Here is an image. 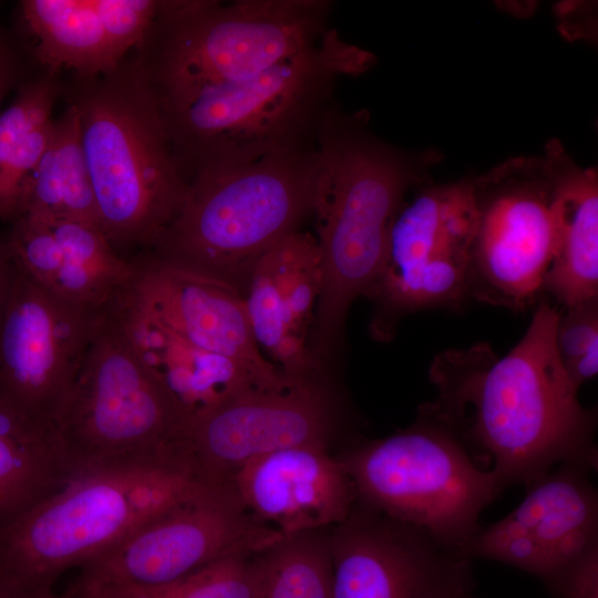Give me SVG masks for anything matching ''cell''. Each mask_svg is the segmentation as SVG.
Here are the masks:
<instances>
[{"mask_svg":"<svg viewBox=\"0 0 598 598\" xmlns=\"http://www.w3.org/2000/svg\"><path fill=\"white\" fill-rule=\"evenodd\" d=\"M559 310L542 296L519 342L497 355L486 342L447 349L429 378L437 396L419 408L452 433L504 488L526 487L561 464L597 467L596 413L558 359Z\"/></svg>","mask_w":598,"mask_h":598,"instance_id":"1","label":"cell"},{"mask_svg":"<svg viewBox=\"0 0 598 598\" xmlns=\"http://www.w3.org/2000/svg\"><path fill=\"white\" fill-rule=\"evenodd\" d=\"M207 485L178 448L76 473L0 528V591L31 598L52 591L65 570L85 566Z\"/></svg>","mask_w":598,"mask_h":598,"instance_id":"2","label":"cell"},{"mask_svg":"<svg viewBox=\"0 0 598 598\" xmlns=\"http://www.w3.org/2000/svg\"><path fill=\"white\" fill-rule=\"evenodd\" d=\"M352 121L321 118L312 214L322 289L309 339L319 368L339 346L351 303L375 280L391 224L421 165Z\"/></svg>","mask_w":598,"mask_h":598,"instance_id":"3","label":"cell"},{"mask_svg":"<svg viewBox=\"0 0 598 598\" xmlns=\"http://www.w3.org/2000/svg\"><path fill=\"white\" fill-rule=\"evenodd\" d=\"M61 96L78 113L102 233L116 251L151 249L179 212L188 183L131 53L110 72L70 74Z\"/></svg>","mask_w":598,"mask_h":598,"instance_id":"4","label":"cell"},{"mask_svg":"<svg viewBox=\"0 0 598 598\" xmlns=\"http://www.w3.org/2000/svg\"><path fill=\"white\" fill-rule=\"evenodd\" d=\"M189 173L179 212L148 251L244 293L255 261L312 214L317 146L204 162Z\"/></svg>","mask_w":598,"mask_h":598,"instance_id":"5","label":"cell"},{"mask_svg":"<svg viewBox=\"0 0 598 598\" xmlns=\"http://www.w3.org/2000/svg\"><path fill=\"white\" fill-rule=\"evenodd\" d=\"M368 63L364 50L329 31L258 75L156 103L187 177L204 162H240L301 143L331 80L362 73Z\"/></svg>","mask_w":598,"mask_h":598,"instance_id":"6","label":"cell"},{"mask_svg":"<svg viewBox=\"0 0 598 598\" xmlns=\"http://www.w3.org/2000/svg\"><path fill=\"white\" fill-rule=\"evenodd\" d=\"M327 4L162 0L131 56L156 102L258 75L317 44Z\"/></svg>","mask_w":598,"mask_h":598,"instance_id":"7","label":"cell"},{"mask_svg":"<svg viewBox=\"0 0 598 598\" xmlns=\"http://www.w3.org/2000/svg\"><path fill=\"white\" fill-rule=\"evenodd\" d=\"M339 460L358 503L464 554L482 527V512L504 491L495 472L481 468L452 433L422 413L408 429Z\"/></svg>","mask_w":598,"mask_h":598,"instance_id":"8","label":"cell"},{"mask_svg":"<svg viewBox=\"0 0 598 598\" xmlns=\"http://www.w3.org/2000/svg\"><path fill=\"white\" fill-rule=\"evenodd\" d=\"M53 424L75 472L165 453L182 424L111 305Z\"/></svg>","mask_w":598,"mask_h":598,"instance_id":"9","label":"cell"},{"mask_svg":"<svg viewBox=\"0 0 598 598\" xmlns=\"http://www.w3.org/2000/svg\"><path fill=\"white\" fill-rule=\"evenodd\" d=\"M555 183L547 147L544 156L509 158L472 179L477 226L470 297L525 310L543 296L553 257Z\"/></svg>","mask_w":598,"mask_h":598,"instance_id":"10","label":"cell"},{"mask_svg":"<svg viewBox=\"0 0 598 598\" xmlns=\"http://www.w3.org/2000/svg\"><path fill=\"white\" fill-rule=\"evenodd\" d=\"M477 226L472 179L422 187L390 227L382 267L364 295L374 305L371 331L389 339L411 312L458 306L468 296Z\"/></svg>","mask_w":598,"mask_h":598,"instance_id":"11","label":"cell"},{"mask_svg":"<svg viewBox=\"0 0 598 598\" xmlns=\"http://www.w3.org/2000/svg\"><path fill=\"white\" fill-rule=\"evenodd\" d=\"M281 538L246 511L229 483L208 484L81 567L78 584L162 585L226 556L260 553Z\"/></svg>","mask_w":598,"mask_h":598,"instance_id":"12","label":"cell"},{"mask_svg":"<svg viewBox=\"0 0 598 598\" xmlns=\"http://www.w3.org/2000/svg\"><path fill=\"white\" fill-rule=\"evenodd\" d=\"M107 308L65 300L16 264L0 316V400L53 423Z\"/></svg>","mask_w":598,"mask_h":598,"instance_id":"13","label":"cell"},{"mask_svg":"<svg viewBox=\"0 0 598 598\" xmlns=\"http://www.w3.org/2000/svg\"><path fill=\"white\" fill-rule=\"evenodd\" d=\"M332 598H466L472 559L426 530L355 502L330 528Z\"/></svg>","mask_w":598,"mask_h":598,"instance_id":"14","label":"cell"},{"mask_svg":"<svg viewBox=\"0 0 598 598\" xmlns=\"http://www.w3.org/2000/svg\"><path fill=\"white\" fill-rule=\"evenodd\" d=\"M333 406L316 378L256 389L188 425L179 442L206 484H227L244 465L293 446L328 447Z\"/></svg>","mask_w":598,"mask_h":598,"instance_id":"15","label":"cell"},{"mask_svg":"<svg viewBox=\"0 0 598 598\" xmlns=\"http://www.w3.org/2000/svg\"><path fill=\"white\" fill-rule=\"evenodd\" d=\"M590 472L561 464L533 482L516 508L481 527L466 556L522 569L550 592L566 571L598 549V495Z\"/></svg>","mask_w":598,"mask_h":598,"instance_id":"16","label":"cell"},{"mask_svg":"<svg viewBox=\"0 0 598 598\" xmlns=\"http://www.w3.org/2000/svg\"><path fill=\"white\" fill-rule=\"evenodd\" d=\"M130 260L133 275L118 299L193 343L240 363L268 388L281 389L296 381L259 349L240 289L161 260L150 251Z\"/></svg>","mask_w":598,"mask_h":598,"instance_id":"17","label":"cell"},{"mask_svg":"<svg viewBox=\"0 0 598 598\" xmlns=\"http://www.w3.org/2000/svg\"><path fill=\"white\" fill-rule=\"evenodd\" d=\"M322 289L316 237L295 230L254 264L244 299L256 343L292 380L317 378L309 339Z\"/></svg>","mask_w":598,"mask_h":598,"instance_id":"18","label":"cell"},{"mask_svg":"<svg viewBox=\"0 0 598 598\" xmlns=\"http://www.w3.org/2000/svg\"><path fill=\"white\" fill-rule=\"evenodd\" d=\"M162 0H23L20 17L40 69L110 72L142 42Z\"/></svg>","mask_w":598,"mask_h":598,"instance_id":"19","label":"cell"},{"mask_svg":"<svg viewBox=\"0 0 598 598\" xmlns=\"http://www.w3.org/2000/svg\"><path fill=\"white\" fill-rule=\"evenodd\" d=\"M229 484L246 511L281 537L331 528L357 502L341 461L323 446L262 455L240 467Z\"/></svg>","mask_w":598,"mask_h":598,"instance_id":"20","label":"cell"},{"mask_svg":"<svg viewBox=\"0 0 598 598\" xmlns=\"http://www.w3.org/2000/svg\"><path fill=\"white\" fill-rule=\"evenodd\" d=\"M7 244L38 283L86 307L107 308L133 275L131 260L99 228L75 220L19 216Z\"/></svg>","mask_w":598,"mask_h":598,"instance_id":"21","label":"cell"},{"mask_svg":"<svg viewBox=\"0 0 598 598\" xmlns=\"http://www.w3.org/2000/svg\"><path fill=\"white\" fill-rule=\"evenodd\" d=\"M111 308L141 364L172 404L182 432L244 393L271 389L240 363L193 343L117 297Z\"/></svg>","mask_w":598,"mask_h":598,"instance_id":"22","label":"cell"},{"mask_svg":"<svg viewBox=\"0 0 598 598\" xmlns=\"http://www.w3.org/2000/svg\"><path fill=\"white\" fill-rule=\"evenodd\" d=\"M554 159V246L543 296L563 308L598 298V177L581 168L556 140Z\"/></svg>","mask_w":598,"mask_h":598,"instance_id":"23","label":"cell"},{"mask_svg":"<svg viewBox=\"0 0 598 598\" xmlns=\"http://www.w3.org/2000/svg\"><path fill=\"white\" fill-rule=\"evenodd\" d=\"M74 475L54 424L0 400V528Z\"/></svg>","mask_w":598,"mask_h":598,"instance_id":"24","label":"cell"},{"mask_svg":"<svg viewBox=\"0 0 598 598\" xmlns=\"http://www.w3.org/2000/svg\"><path fill=\"white\" fill-rule=\"evenodd\" d=\"M23 215L75 220L101 230L72 105L52 121L47 147L22 190L18 217Z\"/></svg>","mask_w":598,"mask_h":598,"instance_id":"25","label":"cell"},{"mask_svg":"<svg viewBox=\"0 0 598 598\" xmlns=\"http://www.w3.org/2000/svg\"><path fill=\"white\" fill-rule=\"evenodd\" d=\"M61 74L40 69L23 80L13 102L0 112V218L16 219L23 187L43 154L61 96Z\"/></svg>","mask_w":598,"mask_h":598,"instance_id":"26","label":"cell"},{"mask_svg":"<svg viewBox=\"0 0 598 598\" xmlns=\"http://www.w3.org/2000/svg\"><path fill=\"white\" fill-rule=\"evenodd\" d=\"M330 528L283 537L258 556L254 598H332Z\"/></svg>","mask_w":598,"mask_h":598,"instance_id":"27","label":"cell"},{"mask_svg":"<svg viewBox=\"0 0 598 598\" xmlns=\"http://www.w3.org/2000/svg\"><path fill=\"white\" fill-rule=\"evenodd\" d=\"M260 553L226 556L162 585L97 588L115 598H254Z\"/></svg>","mask_w":598,"mask_h":598,"instance_id":"28","label":"cell"},{"mask_svg":"<svg viewBox=\"0 0 598 598\" xmlns=\"http://www.w3.org/2000/svg\"><path fill=\"white\" fill-rule=\"evenodd\" d=\"M555 347L566 374L579 389L598 372V298L559 310Z\"/></svg>","mask_w":598,"mask_h":598,"instance_id":"29","label":"cell"},{"mask_svg":"<svg viewBox=\"0 0 598 598\" xmlns=\"http://www.w3.org/2000/svg\"><path fill=\"white\" fill-rule=\"evenodd\" d=\"M550 594L557 598H598V549L577 561Z\"/></svg>","mask_w":598,"mask_h":598,"instance_id":"30","label":"cell"},{"mask_svg":"<svg viewBox=\"0 0 598 598\" xmlns=\"http://www.w3.org/2000/svg\"><path fill=\"white\" fill-rule=\"evenodd\" d=\"M22 59L13 41L0 28V105L6 94L23 81ZM1 112V111H0Z\"/></svg>","mask_w":598,"mask_h":598,"instance_id":"31","label":"cell"},{"mask_svg":"<svg viewBox=\"0 0 598 598\" xmlns=\"http://www.w3.org/2000/svg\"><path fill=\"white\" fill-rule=\"evenodd\" d=\"M16 272V262L7 241L0 240V316Z\"/></svg>","mask_w":598,"mask_h":598,"instance_id":"32","label":"cell"},{"mask_svg":"<svg viewBox=\"0 0 598 598\" xmlns=\"http://www.w3.org/2000/svg\"><path fill=\"white\" fill-rule=\"evenodd\" d=\"M69 596L71 598H115L113 595L102 588L80 584H75Z\"/></svg>","mask_w":598,"mask_h":598,"instance_id":"33","label":"cell"},{"mask_svg":"<svg viewBox=\"0 0 598 598\" xmlns=\"http://www.w3.org/2000/svg\"><path fill=\"white\" fill-rule=\"evenodd\" d=\"M35 598H71L69 595L66 596H58L52 591H49V592H45V594H42Z\"/></svg>","mask_w":598,"mask_h":598,"instance_id":"34","label":"cell"},{"mask_svg":"<svg viewBox=\"0 0 598 598\" xmlns=\"http://www.w3.org/2000/svg\"><path fill=\"white\" fill-rule=\"evenodd\" d=\"M0 598H31V597L0 591Z\"/></svg>","mask_w":598,"mask_h":598,"instance_id":"35","label":"cell"},{"mask_svg":"<svg viewBox=\"0 0 598 598\" xmlns=\"http://www.w3.org/2000/svg\"><path fill=\"white\" fill-rule=\"evenodd\" d=\"M466 598H474V597L471 595V596H467Z\"/></svg>","mask_w":598,"mask_h":598,"instance_id":"36","label":"cell"}]
</instances>
